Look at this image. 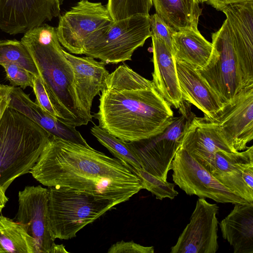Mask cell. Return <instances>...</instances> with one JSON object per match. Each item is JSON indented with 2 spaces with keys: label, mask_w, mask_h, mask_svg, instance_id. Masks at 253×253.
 I'll return each instance as SVG.
<instances>
[{
  "label": "cell",
  "mask_w": 253,
  "mask_h": 253,
  "mask_svg": "<svg viewBox=\"0 0 253 253\" xmlns=\"http://www.w3.org/2000/svg\"><path fill=\"white\" fill-rule=\"evenodd\" d=\"M29 172L48 187H66L121 203L142 189L140 179L128 164L53 135Z\"/></svg>",
  "instance_id": "cell-1"
},
{
  "label": "cell",
  "mask_w": 253,
  "mask_h": 253,
  "mask_svg": "<svg viewBox=\"0 0 253 253\" xmlns=\"http://www.w3.org/2000/svg\"><path fill=\"white\" fill-rule=\"evenodd\" d=\"M98 111L93 117L99 126L126 142L155 135L171 123V106L152 82L124 64L106 77Z\"/></svg>",
  "instance_id": "cell-2"
},
{
  "label": "cell",
  "mask_w": 253,
  "mask_h": 253,
  "mask_svg": "<svg viewBox=\"0 0 253 253\" xmlns=\"http://www.w3.org/2000/svg\"><path fill=\"white\" fill-rule=\"evenodd\" d=\"M21 42L35 63L57 119L74 127L91 122L79 101L73 68L65 56L56 28L44 23L24 33Z\"/></svg>",
  "instance_id": "cell-3"
},
{
  "label": "cell",
  "mask_w": 253,
  "mask_h": 253,
  "mask_svg": "<svg viewBox=\"0 0 253 253\" xmlns=\"http://www.w3.org/2000/svg\"><path fill=\"white\" fill-rule=\"evenodd\" d=\"M51 135L18 111L6 109L0 121V185L5 191L29 172Z\"/></svg>",
  "instance_id": "cell-4"
},
{
  "label": "cell",
  "mask_w": 253,
  "mask_h": 253,
  "mask_svg": "<svg viewBox=\"0 0 253 253\" xmlns=\"http://www.w3.org/2000/svg\"><path fill=\"white\" fill-rule=\"evenodd\" d=\"M49 229L55 240H69L121 203L103 196L59 186L49 187Z\"/></svg>",
  "instance_id": "cell-5"
},
{
  "label": "cell",
  "mask_w": 253,
  "mask_h": 253,
  "mask_svg": "<svg viewBox=\"0 0 253 253\" xmlns=\"http://www.w3.org/2000/svg\"><path fill=\"white\" fill-rule=\"evenodd\" d=\"M151 37L150 15L136 14L109 24L86 39L84 54L105 64L131 60L134 51Z\"/></svg>",
  "instance_id": "cell-6"
},
{
  "label": "cell",
  "mask_w": 253,
  "mask_h": 253,
  "mask_svg": "<svg viewBox=\"0 0 253 253\" xmlns=\"http://www.w3.org/2000/svg\"><path fill=\"white\" fill-rule=\"evenodd\" d=\"M211 39V56L204 67L197 71L222 102L227 103L247 85L226 19L218 31L212 33Z\"/></svg>",
  "instance_id": "cell-7"
},
{
  "label": "cell",
  "mask_w": 253,
  "mask_h": 253,
  "mask_svg": "<svg viewBox=\"0 0 253 253\" xmlns=\"http://www.w3.org/2000/svg\"><path fill=\"white\" fill-rule=\"evenodd\" d=\"M183 102L178 108L181 115L173 117L165 129L153 136L127 142L138 158L141 168L164 181L175 153L180 147L188 120L193 114Z\"/></svg>",
  "instance_id": "cell-8"
},
{
  "label": "cell",
  "mask_w": 253,
  "mask_h": 253,
  "mask_svg": "<svg viewBox=\"0 0 253 253\" xmlns=\"http://www.w3.org/2000/svg\"><path fill=\"white\" fill-rule=\"evenodd\" d=\"M171 169L174 184L188 195L211 199L218 203L248 202L223 185L181 147L172 161Z\"/></svg>",
  "instance_id": "cell-9"
},
{
  "label": "cell",
  "mask_w": 253,
  "mask_h": 253,
  "mask_svg": "<svg viewBox=\"0 0 253 253\" xmlns=\"http://www.w3.org/2000/svg\"><path fill=\"white\" fill-rule=\"evenodd\" d=\"M101 2L81 0L59 18L56 33L60 44L70 53L84 54L87 38L112 21Z\"/></svg>",
  "instance_id": "cell-10"
},
{
  "label": "cell",
  "mask_w": 253,
  "mask_h": 253,
  "mask_svg": "<svg viewBox=\"0 0 253 253\" xmlns=\"http://www.w3.org/2000/svg\"><path fill=\"white\" fill-rule=\"evenodd\" d=\"M224 139L235 151L248 148L253 139V84L241 89L212 118Z\"/></svg>",
  "instance_id": "cell-11"
},
{
  "label": "cell",
  "mask_w": 253,
  "mask_h": 253,
  "mask_svg": "<svg viewBox=\"0 0 253 253\" xmlns=\"http://www.w3.org/2000/svg\"><path fill=\"white\" fill-rule=\"evenodd\" d=\"M219 207L216 204L199 198L187 224L176 244L171 248V253H215L218 243Z\"/></svg>",
  "instance_id": "cell-12"
},
{
  "label": "cell",
  "mask_w": 253,
  "mask_h": 253,
  "mask_svg": "<svg viewBox=\"0 0 253 253\" xmlns=\"http://www.w3.org/2000/svg\"><path fill=\"white\" fill-rule=\"evenodd\" d=\"M47 205V188L27 186L19 192L16 217L33 238L34 253H49L55 244L49 229Z\"/></svg>",
  "instance_id": "cell-13"
},
{
  "label": "cell",
  "mask_w": 253,
  "mask_h": 253,
  "mask_svg": "<svg viewBox=\"0 0 253 253\" xmlns=\"http://www.w3.org/2000/svg\"><path fill=\"white\" fill-rule=\"evenodd\" d=\"M62 0H0V29L24 34L60 15Z\"/></svg>",
  "instance_id": "cell-14"
},
{
  "label": "cell",
  "mask_w": 253,
  "mask_h": 253,
  "mask_svg": "<svg viewBox=\"0 0 253 253\" xmlns=\"http://www.w3.org/2000/svg\"><path fill=\"white\" fill-rule=\"evenodd\" d=\"M180 147L211 173L214 166L215 153L221 150L235 152L229 145L217 124L194 114L188 120Z\"/></svg>",
  "instance_id": "cell-15"
},
{
  "label": "cell",
  "mask_w": 253,
  "mask_h": 253,
  "mask_svg": "<svg viewBox=\"0 0 253 253\" xmlns=\"http://www.w3.org/2000/svg\"><path fill=\"white\" fill-rule=\"evenodd\" d=\"M211 174L231 191L253 202V146L242 151L216 152Z\"/></svg>",
  "instance_id": "cell-16"
},
{
  "label": "cell",
  "mask_w": 253,
  "mask_h": 253,
  "mask_svg": "<svg viewBox=\"0 0 253 253\" xmlns=\"http://www.w3.org/2000/svg\"><path fill=\"white\" fill-rule=\"evenodd\" d=\"M226 17L233 43L241 60L246 83L253 84V1L227 5Z\"/></svg>",
  "instance_id": "cell-17"
},
{
  "label": "cell",
  "mask_w": 253,
  "mask_h": 253,
  "mask_svg": "<svg viewBox=\"0 0 253 253\" xmlns=\"http://www.w3.org/2000/svg\"><path fill=\"white\" fill-rule=\"evenodd\" d=\"M65 56L74 72L77 95L85 114L92 120L91 108L94 97L100 95L105 80L109 75L105 63L90 57H78L65 50Z\"/></svg>",
  "instance_id": "cell-18"
},
{
  "label": "cell",
  "mask_w": 253,
  "mask_h": 253,
  "mask_svg": "<svg viewBox=\"0 0 253 253\" xmlns=\"http://www.w3.org/2000/svg\"><path fill=\"white\" fill-rule=\"evenodd\" d=\"M175 62L182 100L195 106L204 116L212 118L223 105L218 96L196 67L183 61L175 60Z\"/></svg>",
  "instance_id": "cell-19"
},
{
  "label": "cell",
  "mask_w": 253,
  "mask_h": 253,
  "mask_svg": "<svg viewBox=\"0 0 253 253\" xmlns=\"http://www.w3.org/2000/svg\"><path fill=\"white\" fill-rule=\"evenodd\" d=\"M8 107L26 116L53 136L91 148L76 127L62 122L44 111L20 87H13Z\"/></svg>",
  "instance_id": "cell-20"
},
{
  "label": "cell",
  "mask_w": 253,
  "mask_h": 253,
  "mask_svg": "<svg viewBox=\"0 0 253 253\" xmlns=\"http://www.w3.org/2000/svg\"><path fill=\"white\" fill-rule=\"evenodd\" d=\"M152 38V62L153 85L169 104L179 108L182 99L174 56L170 48L162 41Z\"/></svg>",
  "instance_id": "cell-21"
},
{
  "label": "cell",
  "mask_w": 253,
  "mask_h": 253,
  "mask_svg": "<svg viewBox=\"0 0 253 253\" xmlns=\"http://www.w3.org/2000/svg\"><path fill=\"white\" fill-rule=\"evenodd\" d=\"M219 226L234 253H253V202L234 204Z\"/></svg>",
  "instance_id": "cell-22"
},
{
  "label": "cell",
  "mask_w": 253,
  "mask_h": 253,
  "mask_svg": "<svg viewBox=\"0 0 253 253\" xmlns=\"http://www.w3.org/2000/svg\"><path fill=\"white\" fill-rule=\"evenodd\" d=\"M156 14L172 32L198 31L202 9L198 0H151Z\"/></svg>",
  "instance_id": "cell-23"
},
{
  "label": "cell",
  "mask_w": 253,
  "mask_h": 253,
  "mask_svg": "<svg viewBox=\"0 0 253 253\" xmlns=\"http://www.w3.org/2000/svg\"><path fill=\"white\" fill-rule=\"evenodd\" d=\"M172 38L175 60L187 62L196 68H202L207 64L213 47L199 31L174 32Z\"/></svg>",
  "instance_id": "cell-24"
},
{
  "label": "cell",
  "mask_w": 253,
  "mask_h": 253,
  "mask_svg": "<svg viewBox=\"0 0 253 253\" xmlns=\"http://www.w3.org/2000/svg\"><path fill=\"white\" fill-rule=\"evenodd\" d=\"M34 253L33 238L19 222L0 216V253Z\"/></svg>",
  "instance_id": "cell-25"
},
{
  "label": "cell",
  "mask_w": 253,
  "mask_h": 253,
  "mask_svg": "<svg viewBox=\"0 0 253 253\" xmlns=\"http://www.w3.org/2000/svg\"><path fill=\"white\" fill-rule=\"evenodd\" d=\"M92 134L115 157L125 164L134 168H142L140 162L128 147L127 142L124 141L101 128L94 125L91 129Z\"/></svg>",
  "instance_id": "cell-26"
},
{
  "label": "cell",
  "mask_w": 253,
  "mask_h": 253,
  "mask_svg": "<svg viewBox=\"0 0 253 253\" xmlns=\"http://www.w3.org/2000/svg\"><path fill=\"white\" fill-rule=\"evenodd\" d=\"M15 63L36 77H40L37 68L26 46L16 40H0V65Z\"/></svg>",
  "instance_id": "cell-27"
},
{
  "label": "cell",
  "mask_w": 253,
  "mask_h": 253,
  "mask_svg": "<svg viewBox=\"0 0 253 253\" xmlns=\"http://www.w3.org/2000/svg\"><path fill=\"white\" fill-rule=\"evenodd\" d=\"M151 0H108L106 5L114 21L126 18L136 14L149 15Z\"/></svg>",
  "instance_id": "cell-28"
},
{
  "label": "cell",
  "mask_w": 253,
  "mask_h": 253,
  "mask_svg": "<svg viewBox=\"0 0 253 253\" xmlns=\"http://www.w3.org/2000/svg\"><path fill=\"white\" fill-rule=\"evenodd\" d=\"M130 169L140 179L142 189H145L156 196L157 199L168 198L173 199L178 194L174 189L175 184L164 181L148 172L142 168H134L129 166Z\"/></svg>",
  "instance_id": "cell-29"
},
{
  "label": "cell",
  "mask_w": 253,
  "mask_h": 253,
  "mask_svg": "<svg viewBox=\"0 0 253 253\" xmlns=\"http://www.w3.org/2000/svg\"><path fill=\"white\" fill-rule=\"evenodd\" d=\"M7 79L13 86H19L25 89L32 87L35 76L24 67L15 63L2 64Z\"/></svg>",
  "instance_id": "cell-30"
},
{
  "label": "cell",
  "mask_w": 253,
  "mask_h": 253,
  "mask_svg": "<svg viewBox=\"0 0 253 253\" xmlns=\"http://www.w3.org/2000/svg\"><path fill=\"white\" fill-rule=\"evenodd\" d=\"M150 24L151 37L159 39L164 42L170 48L173 54L172 34L173 32L169 28L156 13L150 15Z\"/></svg>",
  "instance_id": "cell-31"
},
{
  "label": "cell",
  "mask_w": 253,
  "mask_h": 253,
  "mask_svg": "<svg viewBox=\"0 0 253 253\" xmlns=\"http://www.w3.org/2000/svg\"><path fill=\"white\" fill-rule=\"evenodd\" d=\"M32 88L36 97V103L44 111L57 119L56 111L40 77H34Z\"/></svg>",
  "instance_id": "cell-32"
},
{
  "label": "cell",
  "mask_w": 253,
  "mask_h": 253,
  "mask_svg": "<svg viewBox=\"0 0 253 253\" xmlns=\"http://www.w3.org/2000/svg\"><path fill=\"white\" fill-rule=\"evenodd\" d=\"M108 253H154L153 246L146 247L134 243L133 241H121L112 245Z\"/></svg>",
  "instance_id": "cell-33"
},
{
  "label": "cell",
  "mask_w": 253,
  "mask_h": 253,
  "mask_svg": "<svg viewBox=\"0 0 253 253\" xmlns=\"http://www.w3.org/2000/svg\"><path fill=\"white\" fill-rule=\"evenodd\" d=\"M13 86L0 84V121L8 108Z\"/></svg>",
  "instance_id": "cell-34"
},
{
  "label": "cell",
  "mask_w": 253,
  "mask_h": 253,
  "mask_svg": "<svg viewBox=\"0 0 253 253\" xmlns=\"http://www.w3.org/2000/svg\"><path fill=\"white\" fill-rule=\"evenodd\" d=\"M252 1L253 0H209L206 2L216 10L221 11L222 8L229 4Z\"/></svg>",
  "instance_id": "cell-35"
},
{
  "label": "cell",
  "mask_w": 253,
  "mask_h": 253,
  "mask_svg": "<svg viewBox=\"0 0 253 253\" xmlns=\"http://www.w3.org/2000/svg\"><path fill=\"white\" fill-rule=\"evenodd\" d=\"M8 199L5 195V191L0 185V212L5 207Z\"/></svg>",
  "instance_id": "cell-36"
},
{
  "label": "cell",
  "mask_w": 253,
  "mask_h": 253,
  "mask_svg": "<svg viewBox=\"0 0 253 253\" xmlns=\"http://www.w3.org/2000/svg\"><path fill=\"white\" fill-rule=\"evenodd\" d=\"M68 253L69 252L66 250L65 246L63 245H57L55 243L51 248L49 253Z\"/></svg>",
  "instance_id": "cell-37"
},
{
  "label": "cell",
  "mask_w": 253,
  "mask_h": 253,
  "mask_svg": "<svg viewBox=\"0 0 253 253\" xmlns=\"http://www.w3.org/2000/svg\"><path fill=\"white\" fill-rule=\"evenodd\" d=\"M198 0L199 1V3H202L204 2H207V1H208L209 0Z\"/></svg>",
  "instance_id": "cell-38"
},
{
  "label": "cell",
  "mask_w": 253,
  "mask_h": 253,
  "mask_svg": "<svg viewBox=\"0 0 253 253\" xmlns=\"http://www.w3.org/2000/svg\"><path fill=\"white\" fill-rule=\"evenodd\" d=\"M0 215H1V214H0Z\"/></svg>",
  "instance_id": "cell-39"
}]
</instances>
